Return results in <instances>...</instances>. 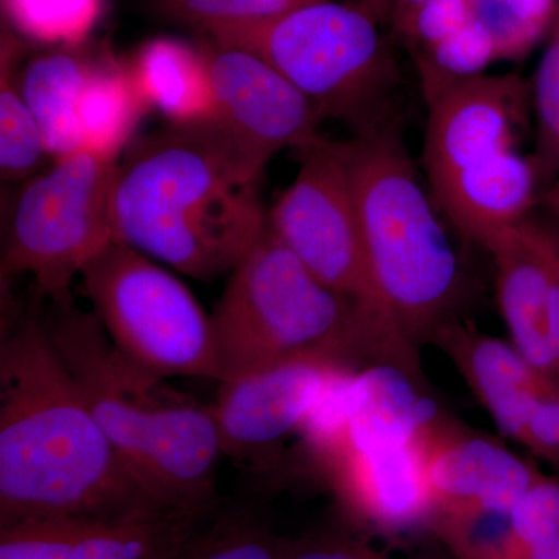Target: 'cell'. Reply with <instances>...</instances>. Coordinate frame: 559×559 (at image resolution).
Listing matches in <instances>:
<instances>
[{
	"instance_id": "10",
	"label": "cell",
	"mask_w": 559,
	"mask_h": 559,
	"mask_svg": "<svg viewBox=\"0 0 559 559\" xmlns=\"http://www.w3.org/2000/svg\"><path fill=\"white\" fill-rule=\"evenodd\" d=\"M200 49L212 81V120L263 170L280 151H301L322 139L318 110L278 70L207 36Z\"/></svg>"
},
{
	"instance_id": "32",
	"label": "cell",
	"mask_w": 559,
	"mask_h": 559,
	"mask_svg": "<svg viewBox=\"0 0 559 559\" xmlns=\"http://www.w3.org/2000/svg\"><path fill=\"white\" fill-rule=\"evenodd\" d=\"M282 559H382L373 550L340 536L282 539Z\"/></svg>"
},
{
	"instance_id": "27",
	"label": "cell",
	"mask_w": 559,
	"mask_h": 559,
	"mask_svg": "<svg viewBox=\"0 0 559 559\" xmlns=\"http://www.w3.org/2000/svg\"><path fill=\"white\" fill-rule=\"evenodd\" d=\"M173 20L193 25L207 35L237 25L255 24L304 5L307 0H157Z\"/></svg>"
},
{
	"instance_id": "17",
	"label": "cell",
	"mask_w": 559,
	"mask_h": 559,
	"mask_svg": "<svg viewBox=\"0 0 559 559\" xmlns=\"http://www.w3.org/2000/svg\"><path fill=\"white\" fill-rule=\"evenodd\" d=\"M432 336L500 432L521 443L533 403L559 389L557 380L535 369L513 345L469 326L439 325Z\"/></svg>"
},
{
	"instance_id": "24",
	"label": "cell",
	"mask_w": 559,
	"mask_h": 559,
	"mask_svg": "<svg viewBox=\"0 0 559 559\" xmlns=\"http://www.w3.org/2000/svg\"><path fill=\"white\" fill-rule=\"evenodd\" d=\"M500 60L491 33L479 21H469L450 38L428 50L417 51V68L426 98L459 81L484 75Z\"/></svg>"
},
{
	"instance_id": "12",
	"label": "cell",
	"mask_w": 559,
	"mask_h": 559,
	"mask_svg": "<svg viewBox=\"0 0 559 559\" xmlns=\"http://www.w3.org/2000/svg\"><path fill=\"white\" fill-rule=\"evenodd\" d=\"M527 97V83L521 76L484 73L426 98L429 114L423 162L430 187L514 150Z\"/></svg>"
},
{
	"instance_id": "30",
	"label": "cell",
	"mask_w": 559,
	"mask_h": 559,
	"mask_svg": "<svg viewBox=\"0 0 559 559\" xmlns=\"http://www.w3.org/2000/svg\"><path fill=\"white\" fill-rule=\"evenodd\" d=\"M471 0H428L415 13L404 39L415 50H428L473 21Z\"/></svg>"
},
{
	"instance_id": "21",
	"label": "cell",
	"mask_w": 559,
	"mask_h": 559,
	"mask_svg": "<svg viewBox=\"0 0 559 559\" xmlns=\"http://www.w3.org/2000/svg\"><path fill=\"white\" fill-rule=\"evenodd\" d=\"M150 109L130 62L124 64L100 51L81 95V148L120 159Z\"/></svg>"
},
{
	"instance_id": "29",
	"label": "cell",
	"mask_w": 559,
	"mask_h": 559,
	"mask_svg": "<svg viewBox=\"0 0 559 559\" xmlns=\"http://www.w3.org/2000/svg\"><path fill=\"white\" fill-rule=\"evenodd\" d=\"M511 558L518 550L559 535V481L540 476L509 511Z\"/></svg>"
},
{
	"instance_id": "26",
	"label": "cell",
	"mask_w": 559,
	"mask_h": 559,
	"mask_svg": "<svg viewBox=\"0 0 559 559\" xmlns=\"http://www.w3.org/2000/svg\"><path fill=\"white\" fill-rule=\"evenodd\" d=\"M474 20L496 40L500 60L525 57L557 21L559 0H471Z\"/></svg>"
},
{
	"instance_id": "35",
	"label": "cell",
	"mask_w": 559,
	"mask_h": 559,
	"mask_svg": "<svg viewBox=\"0 0 559 559\" xmlns=\"http://www.w3.org/2000/svg\"><path fill=\"white\" fill-rule=\"evenodd\" d=\"M359 5L362 7L374 21L384 22L392 20L396 0H360Z\"/></svg>"
},
{
	"instance_id": "9",
	"label": "cell",
	"mask_w": 559,
	"mask_h": 559,
	"mask_svg": "<svg viewBox=\"0 0 559 559\" xmlns=\"http://www.w3.org/2000/svg\"><path fill=\"white\" fill-rule=\"evenodd\" d=\"M299 153V173L267 210V227L323 285L399 330L371 282L358 212L334 140L319 139Z\"/></svg>"
},
{
	"instance_id": "38",
	"label": "cell",
	"mask_w": 559,
	"mask_h": 559,
	"mask_svg": "<svg viewBox=\"0 0 559 559\" xmlns=\"http://www.w3.org/2000/svg\"><path fill=\"white\" fill-rule=\"evenodd\" d=\"M307 2H322V0H307Z\"/></svg>"
},
{
	"instance_id": "34",
	"label": "cell",
	"mask_w": 559,
	"mask_h": 559,
	"mask_svg": "<svg viewBox=\"0 0 559 559\" xmlns=\"http://www.w3.org/2000/svg\"><path fill=\"white\" fill-rule=\"evenodd\" d=\"M511 559H559V535L524 547Z\"/></svg>"
},
{
	"instance_id": "18",
	"label": "cell",
	"mask_w": 559,
	"mask_h": 559,
	"mask_svg": "<svg viewBox=\"0 0 559 559\" xmlns=\"http://www.w3.org/2000/svg\"><path fill=\"white\" fill-rule=\"evenodd\" d=\"M538 183L535 162L509 150L441 180L432 191L460 234L487 248L525 219Z\"/></svg>"
},
{
	"instance_id": "20",
	"label": "cell",
	"mask_w": 559,
	"mask_h": 559,
	"mask_svg": "<svg viewBox=\"0 0 559 559\" xmlns=\"http://www.w3.org/2000/svg\"><path fill=\"white\" fill-rule=\"evenodd\" d=\"M134 79L151 109L170 124H194L215 116L209 66L200 47L183 40L154 38L130 62Z\"/></svg>"
},
{
	"instance_id": "4",
	"label": "cell",
	"mask_w": 559,
	"mask_h": 559,
	"mask_svg": "<svg viewBox=\"0 0 559 559\" xmlns=\"http://www.w3.org/2000/svg\"><path fill=\"white\" fill-rule=\"evenodd\" d=\"M219 381L229 382L294 359L336 360L380 348L409 369V344L358 304L323 285L266 227L210 314Z\"/></svg>"
},
{
	"instance_id": "22",
	"label": "cell",
	"mask_w": 559,
	"mask_h": 559,
	"mask_svg": "<svg viewBox=\"0 0 559 559\" xmlns=\"http://www.w3.org/2000/svg\"><path fill=\"white\" fill-rule=\"evenodd\" d=\"M20 44L3 38L0 69V176L3 182L20 183L47 167L50 159L38 120L17 84Z\"/></svg>"
},
{
	"instance_id": "28",
	"label": "cell",
	"mask_w": 559,
	"mask_h": 559,
	"mask_svg": "<svg viewBox=\"0 0 559 559\" xmlns=\"http://www.w3.org/2000/svg\"><path fill=\"white\" fill-rule=\"evenodd\" d=\"M533 100L538 119V146L533 157L539 183H550L559 173V33L554 32L550 44L540 58Z\"/></svg>"
},
{
	"instance_id": "3",
	"label": "cell",
	"mask_w": 559,
	"mask_h": 559,
	"mask_svg": "<svg viewBox=\"0 0 559 559\" xmlns=\"http://www.w3.org/2000/svg\"><path fill=\"white\" fill-rule=\"evenodd\" d=\"M44 323L131 479L168 510L213 511L224 448L212 407L180 400L117 355L73 297L46 301Z\"/></svg>"
},
{
	"instance_id": "6",
	"label": "cell",
	"mask_w": 559,
	"mask_h": 559,
	"mask_svg": "<svg viewBox=\"0 0 559 559\" xmlns=\"http://www.w3.org/2000/svg\"><path fill=\"white\" fill-rule=\"evenodd\" d=\"M377 25L360 5L322 0L205 36L257 55L311 103L320 119L344 120L359 131L382 120L384 100L395 86L396 72Z\"/></svg>"
},
{
	"instance_id": "7",
	"label": "cell",
	"mask_w": 559,
	"mask_h": 559,
	"mask_svg": "<svg viewBox=\"0 0 559 559\" xmlns=\"http://www.w3.org/2000/svg\"><path fill=\"white\" fill-rule=\"evenodd\" d=\"M119 164L81 150L22 180L3 216L2 280L31 275L38 304L70 299L73 280L116 240Z\"/></svg>"
},
{
	"instance_id": "15",
	"label": "cell",
	"mask_w": 559,
	"mask_h": 559,
	"mask_svg": "<svg viewBox=\"0 0 559 559\" xmlns=\"http://www.w3.org/2000/svg\"><path fill=\"white\" fill-rule=\"evenodd\" d=\"M498 272V301L513 347L535 369L550 378L558 371L551 358L547 326L559 293V246L551 235L524 219L502 231L487 248Z\"/></svg>"
},
{
	"instance_id": "37",
	"label": "cell",
	"mask_w": 559,
	"mask_h": 559,
	"mask_svg": "<svg viewBox=\"0 0 559 559\" xmlns=\"http://www.w3.org/2000/svg\"><path fill=\"white\" fill-rule=\"evenodd\" d=\"M554 32L559 33V10H558L557 21H555Z\"/></svg>"
},
{
	"instance_id": "13",
	"label": "cell",
	"mask_w": 559,
	"mask_h": 559,
	"mask_svg": "<svg viewBox=\"0 0 559 559\" xmlns=\"http://www.w3.org/2000/svg\"><path fill=\"white\" fill-rule=\"evenodd\" d=\"M213 511L146 509L116 520L0 527V559H173Z\"/></svg>"
},
{
	"instance_id": "36",
	"label": "cell",
	"mask_w": 559,
	"mask_h": 559,
	"mask_svg": "<svg viewBox=\"0 0 559 559\" xmlns=\"http://www.w3.org/2000/svg\"><path fill=\"white\" fill-rule=\"evenodd\" d=\"M540 198H543L544 204L559 216V180L554 186H550Z\"/></svg>"
},
{
	"instance_id": "33",
	"label": "cell",
	"mask_w": 559,
	"mask_h": 559,
	"mask_svg": "<svg viewBox=\"0 0 559 559\" xmlns=\"http://www.w3.org/2000/svg\"><path fill=\"white\" fill-rule=\"evenodd\" d=\"M428 0H396L395 10L392 14V24L395 27V32L399 33L401 38L409 32L412 20H414L415 13H417L419 7Z\"/></svg>"
},
{
	"instance_id": "1",
	"label": "cell",
	"mask_w": 559,
	"mask_h": 559,
	"mask_svg": "<svg viewBox=\"0 0 559 559\" xmlns=\"http://www.w3.org/2000/svg\"><path fill=\"white\" fill-rule=\"evenodd\" d=\"M3 316L0 527L116 520L160 509L124 469L55 347L43 312H22L9 301Z\"/></svg>"
},
{
	"instance_id": "19",
	"label": "cell",
	"mask_w": 559,
	"mask_h": 559,
	"mask_svg": "<svg viewBox=\"0 0 559 559\" xmlns=\"http://www.w3.org/2000/svg\"><path fill=\"white\" fill-rule=\"evenodd\" d=\"M98 55L81 46L60 47L17 69V84L38 120L50 159L81 151L79 108Z\"/></svg>"
},
{
	"instance_id": "16",
	"label": "cell",
	"mask_w": 559,
	"mask_h": 559,
	"mask_svg": "<svg viewBox=\"0 0 559 559\" xmlns=\"http://www.w3.org/2000/svg\"><path fill=\"white\" fill-rule=\"evenodd\" d=\"M425 450L436 514L468 509L509 513L540 476L498 441L439 419L426 429Z\"/></svg>"
},
{
	"instance_id": "25",
	"label": "cell",
	"mask_w": 559,
	"mask_h": 559,
	"mask_svg": "<svg viewBox=\"0 0 559 559\" xmlns=\"http://www.w3.org/2000/svg\"><path fill=\"white\" fill-rule=\"evenodd\" d=\"M173 559H282V539L245 510L205 521Z\"/></svg>"
},
{
	"instance_id": "5",
	"label": "cell",
	"mask_w": 559,
	"mask_h": 559,
	"mask_svg": "<svg viewBox=\"0 0 559 559\" xmlns=\"http://www.w3.org/2000/svg\"><path fill=\"white\" fill-rule=\"evenodd\" d=\"M334 148L355 200L371 282L409 341L432 329L450 305L457 257L393 123L377 121Z\"/></svg>"
},
{
	"instance_id": "23",
	"label": "cell",
	"mask_w": 559,
	"mask_h": 559,
	"mask_svg": "<svg viewBox=\"0 0 559 559\" xmlns=\"http://www.w3.org/2000/svg\"><path fill=\"white\" fill-rule=\"evenodd\" d=\"M105 0H2L11 27L50 46H81L94 31Z\"/></svg>"
},
{
	"instance_id": "11",
	"label": "cell",
	"mask_w": 559,
	"mask_h": 559,
	"mask_svg": "<svg viewBox=\"0 0 559 559\" xmlns=\"http://www.w3.org/2000/svg\"><path fill=\"white\" fill-rule=\"evenodd\" d=\"M348 371L336 360L304 358L223 382L212 411L224 454L241 462L266 459L286 437L304 430Z\"/></svg>"
},
{
	"instance_id": "31",
	"label": "cell",
	"mask_w": 559,
	"mask_h": 559,
	"mask_svg": "<svg viewBox=\"0 0 559 559\" xmlns=\"http://www.w3.org/2000/svg\"><path fill=\"white\" fill-rule=\"evenodd\" d=\"M521 443L559 468V389L535 400Z\"/></svg>"
},
{
	"instance_id": "14",
	"label": "cell",
	"mask_w": 559,
	"mask_h": 559,
	"mask_svg": "<svg viewBox=\"0 0 559 559\" xmlns=\"http://www.w3.org/2000/svg\"><path fill=\"white\" fill-rule=\"evenodd\" d=\"M333 469L345 502L385 530L432 522L436 500L426 466L425 433L418 439L316 451Z\"/></svg>"
},
{
	"instance_id": "8",
	"label": "cell",
	"mask_w": 559,
	"mask_h": 559,
	"mask_svg": "<svg viewBox=\"0 0 559 559\" xmlns=\"http://www.w3.org/2000/svg\"><path fill=\"white\" fill-rule=\"evenodd\" d=\"M110 344L148 380L219 381L212 323L193 294L153 259L114 240L81 272Z\"/></svg>"
},
{
	"instance_id": "2",
	"label": "cell",
	"mask_w": 559,
	"mask_h": 559,
	"mask_svg": "<svg viewBox=\"0 0 559 559\" xmlns=\"http://www.w3.org/2000/svg\"><path fill=\"white\" fill-rule=\"evenodd\" d=\"M263 171L213 120L132 140L114 187L116 240L201 282L230 274L267 227Z\"/></svg>"
}]
</instances>
